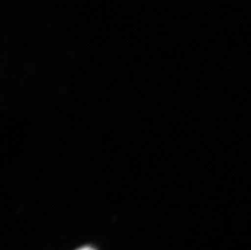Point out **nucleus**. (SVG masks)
I'll return each mask as SVG.
<instances>
[{
  "mask_svg": "<svg viewBox=\"0 0 251 250\" xmlns=\"http://www.w3.org/2000/svg\"><path fill=\"white\" fill-rule=\"evenodd\" d=\"M95 250V249L92 248V247H90V246H85V247H83V248L79 249V250Z\"/></svg>",
  "mask_w": 251,
  "mask_h": 250,
  "instance_id": "1",
  "label": "nucleus"
}]
</instances>
